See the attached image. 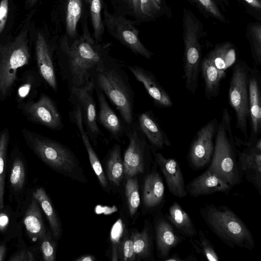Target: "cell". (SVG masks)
<instances>
[{
    "mask_svg": "<svg viewBox=\"0 0 261 261\" xmlns=\"http://www.w3.org/2000/svg\"><path fill=\"white\" fill-rule=\"evenodd\" d=\"M81 27L78 37L71 39L60 35L57 42V66L69 90L94 87L97 73L113 58L110 54L111 42L95 40L88 20Z\"/></svg>",
    "mask_w": 261,
    "mask_h": 261,
    "instance_id": "1",
    "label": "cell"
},
{
    "mask_svg": "<svg viewBox=\"0 0 261 261\" xmlns=\"http://www.w3.org/2000/svg\"><path fill=\"white\" fill-rule=\"evenodd\" d=\"M123 67L120 61L113 58L98 71L94 85L117 110L127 127L135 120V93Z\"/></svg>",
    "mask_w": 261,
    "mask_h": 261,
    "instance_id": "2",
    "label": "cell"
},
{
    "mask_svg": "<svg viewBox=\"0 0 261 261\" xmlns=\"http://www.w3.org/2000/svg\"><path fill=\"white\" fill-rule=\"evenodd\" d=\"M21 134L28 147L51 169L72 179L87 181L77 158L68 147L26 128Z\"/></svg>",
    "mask_w": 261,
    "mask_h": 261,
    "instance_id": "3",
    "label": "cell"
},
{
    "mask_svg": "<svg viewBox=\"0 0 261 261\" xmlns=\"http://www.w3.org/2000/svg\"><path fill=\"white\" fill-rule=\"evenodd\" d=\"M199 213L210 230L229 247L249 250L255 248L252 232L244 222L227 206L205 204Z\"/></svg>",
    "mask_w": 261,
    "mask_h": 261,
    "instance_id": "4",
    "label": "cell"
},
{
    "mask_svg": "<svg viewBox=\"0 0 261 261\" xmlns=\"http://www.w3.org/2000/svg\"><path fill=\"white\" fill-rule=\"evenodd\" d=\"M231 116L227 107L223 109L215 138V147L207 169L233 187L241 183L242 174L238 160Z\"/></svg>",
    "mask_w": 261,
    "mask_h": 261,
    "instance_id": "5",
    "label": "cell"
},
{
    "mask_svg": "<svg viewBox=\"0 0 261 261\" xmlns=\"http://www.w3.org/2000/svg\"><path fill=\"white\" fill-rule=\"evenodd\" d=\"M27 31L12 41L0 44V100L12 94L20 68L28 65L31 59Z\"/></svg>",
    "mask_w": 261,
    "mask_h": 261,
    "instance_id": "6",
    "label": "cell"
},
{
    "mask_svg": "<svg viewBox=\"0 0 261 261\" xmlns=\"http://www.w3.org/2000/svg\"><path fill=\"white\" fill-rule=\"evenodd\" d=\"M250 67L243 61L235 63L231 74L228 98L236 118V126L247 140L249 120V75Z\"/></svg>",
    "mask_w": 261,
    "mask_h": 261,
    "instance_id": "7",
    "label": "cell"
},
{
    "mask_svg": "<svg viewBox=\"0 0 261 261\" xmlns=\"http://www.w3.org/2000/svg\"><path fill=\"white\" fill-rule=\"evenodd\" d=\"M105 30L115 39L137 56L150 59L153 53L147 49L141 41L137 22L126 16L111 12L104 3L102 11Z\"/></svg>",
    "mask_w": 261,
    "mask_h": 261,
    "instance_id": "8",
    "label": "cell"
},
{
    "mask_svg": "<svg viewBox=\"0 0 261 261\" xmlns=\"http://www.w3.org/2000/svg\"><path fill=\"white\" fill-rule=\"evenodd\" d=\"M128 144L124 154V176L127 178L144 172L145 166L152 153L151 147L136 121L126 127Z\"/></svg>",
    "mask_w": 261,
    "mask_h": 261,
    "instance_id": "9",
    "label": "cell"
},
{
    "mask_svg": "<svg viewBox=\"0 0 261 261\" xmlns=\"http://www.w3.org/2000/svg\"><path fill=\"white\" fill-rule=\"evenodd\" d=\"M17 108L28 121L53 130L63 127L62 117L55 101L46 94H40L37 100L18 103Z\"/></svg>",
    "mask_w": 261,
    "mask_h": 261,
    "instance_id": "10",
    "label": "cell"
},
{
    "mask_svg": "<svg viewBox=\"0 0 261 261\" xmlns=\"http://www.w3.org/2000/svg\"><path fill=\"white\" fill-rule=\"evenodd\" d=\"M218 121L214 117L199 128L190 144L188 160L195 170L203 168L210 163L215 147V138Z\"/></svg>",
    "mask_w": 261,
    "mask_h": 261,
    "instance_id": "11",
    "label": "cell"
},
{
    "mask_svg": "<svg viewBox=\"0 0 261 261\" xmlns=\"http://www.w3.org/2000/svg\"><path fill=\"white\" fill-rule=\"evenodd\" d=\"M234 140L236 146L241 148H237V152L242 176L261 195V138L250 141L234 137Z\"/></svg>",
    "mask_w": 261,
    "mask_h": 261,
    "instance_id": "12",
    "label": "cell"
},
{
    "mask_svg": "<svg viewBox=\"0 0 261 261\" xmlns=\"http://www.w3.org/2000/svg\"><path fill=\"white\" fill-rule=\"evenodd\" d=\"M55 14L60 35L68 38L78 37L80 25L88 20L84 0H57Z\"/></svg>",
    "mask_w": 261,
    "mask_h": 261,
    "instance_id": "13",
    "label": "cell"
},
{
    "mask_svg": "<svg viewBox=\"0 0 261 261\" xmlns=\"http://www.w3.org/2000/svg\"><path fill=\"white\" fill-rule=\"evenodd\" d=\"M94 87L71 89L68 98L79 105L86 132L92 144L95 146L102 133L97 124L96 107L93 94Z\"/></svg>",
    "mask_w": 261,
    "mask_h": 261,
    "instance_id": "14",
    "label": "cell"
},
{
    "mask_svg": "<svg viewBox=\"0 0 261 261\" xmlns=\"http://www.w3.org/2000/svg\"><path fill=\"white\" fill-rule=\"evenodd\" d=\"M153 231L157 256L161 260H165L170 256V251L186 239L160 211L154 216Z\"/></svg>",
    "mask_w": 261,
    "mask_h": 261,
    "instance_id": "15",
    "label": "cell"
},
{
    "mask_svg": "<svg viewBox=\"0 0 261 261\" xmlns=\"http://www.w3.org/2000/svg\"><path fill=\"white\" fill-rule=\"evenodd\" d=\"M57 42V40L55 44H51L41 32H38L35 44L38 71L42 80L55 92H57L58 89L54 58Z\"/></svg>",
    "mask_w": 261,
    "mask_h": 261,
    "instance_id": "16",
    "label": "cell"
},
{
    "mask_svg": "<svg viewBox=\"0 0 261 261\" xmlns=\"http://www.w3.org/2000/svg\"><path fill=\"white\" fill-rule=\"evenodd\" d=\"M249 108L250 133L247 140L252 141L260 137L261 132V75L254 66L249 71Z\"/></svg>",
    "mask_w": 261,
    "mask_h": 261,
    "instance_id": "17",
    "label": "cell"
},
{
    "mask_svg": "<svg viewBox=\"0 0 261 261\" xmlns=\"http://www.w3.org/2000/svg\"><path fill=\"white\" fill-rule=\"evenodd\" d=\"M152 153L170 193L177 198L186 197L188 193L184 177L177 161L173 158H166L157 151H152Z\"/></svg>",
    "mask_w": 261,
    "mask_h": 261,
    "instance_id": "18",
    "label": "cell"
},
{
    "mask_svg": "<svg viewBox=\"0 0 261 261\" xmlns=\"http://www.w3.org/2000/svg\"><path fill=\"white\" fill-rule=\"evenodd\" d=\"M72 110L69 112V118L71 121L76 126L82 142L88 155L90 165L96 175L98 181L103 189L108 191L109 185L106 175L105 174L101 163L94 149L92 143L85 128L81 110L77 103L73 99L68 98Z\"/></svg>",
    "mask_w": 261,
    "mask_h": 261,
    "instance_id": "19",
    "label": "cell"
},
{
    "mask_svg": "<svg viewBox=\"0 0 261 261\" xmlns=\"http://www.w3.org/2000/svg\"><path fill=\"white\" fill-rule=\"evenodd\" d=\"M127 68L136 80L144 86L155 106L159 108H169L173 106L171 96L158 81L155 75L138 65H128Z\"/></svg>",
    "mask_w": 261,
    "mask_h": 261,
    "instance_id": "20",
    "label": "cell"
},
{
    "mask_svg": "<svg viewBox=\"0 0 261 261\" xmlns=\"http://www.w3.org/2000/svg\"><path fill=\"white\" fill-rule=\"evenodd\" d=\"M165 202V186L155 162L145 177L143 187V203L149 211H160Z\"/></svg>",
    "mask_w": 261,
    "mask_h": 261,
    "instance_id": "21",
    "label": "cell"
},
{
    "mask_svg": "<svg viewBox=\"0 0 261 261\" xmlns=\"http://www.w3.org/2000/svg\"><path fill=\"white\" fill-rule=\"evenodd\" d=\"M94 90L99 106L97 122L106 129L113 139L120 141L123 136L126 135V125L121 117L118 116L110 107L103 92L95 86Z\"/></svg>",
    "mask_w": 261,
    "mask_h": 261,
    "instance_id": "22",
    "label": "cell"
},
{
    "mask_svg": "<svg viewBox=\"0 0 261 261\" xmlns=\"http://www.w3.org/2000/svg\"><path fill=\"white\" fill-rule=\"evenodd\" d=\"M136 122L148 141L152 151H157L166 146H171L167 134L162 128L152 111L140 113Z\"/></svg>",
    "mask_w": 261,
    "mask_h": 261,
    "instance_id": "23",
    "label": "cell"
},
{
    "mask_svg": "<svg viewBox=\"0 0 261 261\" xmlns=\"http://www.w3.org/2000/svg\"><path fill=\"white\" fill-rule=\"evenodd\" d=\"M232 188L207 169L186 185L187 193L195 198L218 192L228 194Z\"/></svg>",
    "mask_w": 261,
    "mask_h": 261,
    "instance_id": "24",
    "label": "cell"
},
{
    "mask_svg": "<svg viewBox=\"0 0 261 261\" xmlns=\"http://www.w3.org/2000/svg\"><path fill=\"white\" fill-rule=\"evenodd\" d=\"M23 222L29 238L34 242H38L47 232L41 207L33 195L24 213Z\"/></svg>",
    "mask_w": 261,
    "mask_h": 261,
    "instance_id": "25",
    "label": "cell"
},
{
    "mask_svg": "<svg viewBox=\"0 0 261 261\" xmlns=\"http://www.w3.org/2000/svg\"><path fill=\"white\" fill-rule=\"evenodd\" d=\"M204 83V95L208 99L217 97L222 81L226 77L225 71L218 68L206 56L200 64Z\"/></svg>",
    "mask_w": 261,
    "mask_h": 261,
    "instance_id": "26",
    "label": "cell"
},
{
    "mask_svg": "<svg viewBox=\"0 0 261 261\" xmlns=\"http://www.w3.org/2000/svg\"><path fill=\"white\" fill-rule=\"evenodd\" d=\"M165 216L177 231L186 238L197 236V230L191 218L177 201L169 206Z\"/></svg>",
    "mask_w": 261,
    "mask_h": 261,
    "instance_id": "27",
    "label": "cell"
},
{
    "mask_svg": "<svg viewBox=\"0 0 261 261\" xmlns=\"http://www.w3.org/2000/svg\"><path fill=\"white\" fill-rule=\"evenodd\" d=\"M134 250L137 259L154 260L153 227L147 222L141 231L132 232Z\"/></svg>",
    "mask_w": 261,
    "mask_h": 261,
    "instance_id": "28",
    "label": "cell"
},
{
    "mask_svg": "<svg viewBox=\"0 0 261 261\" xmlns=\"http://www.w3.org/2000/svg\"><path fill=\"white\" fill-rule=\"evenodd\" d=\"M32 195L44 213L49 222L53 237L57 240L59 239L62 234L61 222L45 190L42 187L38 188L33 192Z\"/></svg>",
    "mask_w": 261,
    "mask_h": 261,
    "instance_id": "29",
    "label": "cell"
},
{
    "mask_svg": "<svg viewBox=\"0 0 261 261\" xmlns=\"http://www.w3.org/2000/svg\"><path fill=\"white\" fill-rule=\"evenodd\" d=\"M92 29V35L95 40L103 41L105 28L102 11L105 2L103 0H84Z\"/></svg>",
    "mask_w": 261,
    "mask_h": 261,
    "instance_id": "30",
    "label": "cell"
},
{
    "mask_svg": "<svg viewBox=\"0 0 261 261\" xmlns=\"http://www.w3.org/2000/svg\"><path fill=\"white\" fill-rule=\"evenodd\" d=\"M107 177L116 187L121 184L124 176L123 161L119 144H115L109 152L106 164Z\"/></svg>",
    "mask_w": 261,
    "mask_h": 261,
    "instance_id": "31",
    "label": "cell"
},
{
    "mask_svg": "<svg viewBox=\"0 0 261 261\" xmlns=\"http://www.w3.org/2000/svg\"><path fill=\"white\" fill-rule=\"evenodd\" d=\"M206 56L218 68L225 71L236 63L237 51L232 44L226 42L216 46Z\"/></svg>",
    "mask_w": 261,
    "mask_h": 261,
    "instance_id": "32",
    "label": "cell"
},
{
    "mask_svg": "<svg viewBox=\"0 0 261 261\" xmlns=\"http://www.w3.org/2000/svg\"><path fill=\"white\" fill-rule=\"evenodd\" d=\"M25 182L26 168L24 161L20 155H15L11 163L9 176L11 195L15 197L21 196L24 191Z\"/></svg>",
    "mask_w": 261,
    "mask_h": 261,
    "instance_id": "33",
    "label": "cell"
},
{
    "mask_svg": "<svg viewBox=\"0 0 261 261\" xmlns=\"http://www.w3.org/2000/svg\"><path fill=\"white\" fill-rule=\"evenodd\" d=\"M42 80L40 74L34 70L27 71L22 76L21 83L16 94L17 103L33 100L37 92V88Z\"/></svg>",
    "mask_w": 261,
    "mask_h": 261,
    "instance_id": "34",
    "label": "cell"
},
{
    "mask_svg": "<svg viewBox=\"0 0 261 261\" xmlns=\"http://www.w3.org/2000/svg\"><path fill=\"white\" fill-rule=\"evenodd\" d=\"M195 252L210 261H219L220 258L215 248L201 229L197 230L196 237L188 239Z\"/></svg>",
    "mask_w": 261,
    "mask_h": 261,
    "instance_id": "35",
    "label": "cell"
},
{
    "mask_svg": "<svg viewBox=\"0 0 261 261\" xmlns=\"http://www.w3.org/2000/svg\"><path fill=\"white\" fill-rule=\"evenodd\" d=\"M254 66H261V24L256 22L250 23L247 30Z\"/></svg>",
    "mask_w": 261,
    "mask_h": 261,
    "instance_id": "36",
    "label": "cell"
},
{
    "mask_svg": "<svg viewBox=\"0 0 261 261\" xmlns=\"http://www.w3.org/2000/svg\"><path fill=\"white\" fill-rule=\"evenodd\" d=\"M10 134L7 128L0 132V211L4 207L5 169Z\"/></svg>",
    "mask_w": 261,
    "mask_h": 261,
    "instance_id": "37",
    "label": "cell"
},
{
    "mask_svg": "<svg viewBox=\"0 0 261 261\" xmlns=\"http://www.w3.org/2000/svg\"><path fill=\"white\" fill-rule=\"evenodd\" d=\"M125 193L130 216L137 212L140 204L139 184L136 176L127 178Z\"/></svg>",
    "mask_w": 261,
    "mask_h": 261,
    "instance_id": "38",
    "label": "cell"
},
{
    "mask_svg": "<svg viewBox=\"0 0 261 261\" xmlns=\"http://www.w3.org/2000/svg\"><path fill=\"white\" fill-rule=\"evenodd\" d=\"M117 260L134 261L137 260L133 240L131 234L125 230L118 244L117 250Z\"/></svg>",
    "mask_w": 261,
    "mask_h": 261,
    "instance_id": "39",
    "label": "cell"
},
{
    "mask_svg": "<svg viewBox=\"0 0 261 261\" xmlns=\"http://www.w3.org/2000/svg\"><path fill=\"white\" fill-rule=\"evenodd\" d=\"M52 233L47 232L38 241L43 260L55 261L56 254V244Z\"/></svg>",
    "mask_w": 261,
    "mask_h": 261,
    "instance_id": "40",
    "label": "cell"
},
{
    "mask_svg": "<svg viewBox=\"0 0 261 261\" xmlns=\"http://www.w3.org/2000/svg\"><path fill=\"white\" fill-rule=\"evenodd\" d=\"M141 23L156 18L159 16L161 7L154 0H140Z\"/></svg>",
    "mask_w": 261,
    "mask_h": 261,
    "instance_id": "41",
    "label": "cell"
},
{
    "mask_svg": "<svg viewBox=\"0 0 261 261\" xmlns=\"http://www.w3.org/2000/svg\"><path fill=\"white\" fill-rule=\"evenodd\" d=\"M201 9L210 15L223 22L226 19L221 12L214 0H193Z\"/></svg>",
    "mask_w": 261,
    "mask_h": 261,
    "instance_id": "42",
    "label": "cell"
},
{
    "mask_svg": "<svg viewBox=\"0 0 261 261\" xmlns=\"http://www.w3.org/2000/svg\"><path fill=\"white\" fill-rule=\"evenodd\" d=\"M123 225L120 219L114 224L111 232V239L112 243V260H117V250L118 244L123 233Z\"/></svg>",
    "mask_w": 261,
    "mask_h": 261,
    "instance_id": "43",
    "label": "cell"
},
{
    "mask_svg": "<svg viewBox=\"0 0 261 261\" xmlns=\"http://www.w3.org/2000/svg\"><path fill=\"white\" fill-rule=\"evenodd\" d=\"M113 12L123 16H133L131 0H110Z\"/></svg>",
    "mask_w": 261,
    "mask_h": 261,
    "instance_id": "44",
    "label": "cell"
},
{
    "mask_svg": "<svg viewBox=\"0 0 261 261\" xmlns=\"http://www.w3.org/2000/svg\"><path fill=\"white\" fill-rule=\"evenodd\" d=\"M0 211V232L7 238L12 237V229L11 228V212L8 211V208Z\"/></svg>",
    "mask_w": 261,
    "mask_h": 261,
    "instance_id": "45",
    "label": "cell"
},
{
    "mask_svg": "<svg viewBox=\"0 0 261 261\" xmlns=\"http://www.w3.org/2000/svg\"><path fill=\"white\" fill-rule=\"evenodd\" d=\"M34 254L27 249H22L14 253L9 259V261H34Z\"/></svg>",
    "mask_w": 261,
    "mask_h": 261,
    "instance_id": "46",
    "label": "cell"
},
{
    "mask_svg": "<svg viewBox=\"0 0 261 261\" xmlns=\"http://www.w3.org/2000/svg\"><path fill=\"white\" fill-rule=\"evenodd\" d=\"M8 10V0H2L0 3V34H1L5 27Z\"/></svg>",
    "mask_w": 261,
    "mask_h": 261,
    "instance_id": "47",
    "label": "cell"
},
{
    "mask_svg": "<svg viewBox=\"0 0 261 261\" xmlns=\"http://www.w3.org/2000/svg\"><path fill=\"white\" fill-rule=\"evenodd\" d=\"M131 2L133 10V17L137 24L140 23L141 11L140 0H131Z\"/></svg>",
    "mask_w": 261,
    "mask_h": 261,
    "instance_id": "48",
    "label": "cell"
},
{
    "mask_svg": "<svg viewBox=\"0 0 261 261\" xmlns=\"http://www.w3.org/2000/svg\"><path fill=\"white\" fill-rule=\"evenodd\" d=\"M251 7L259 11L261 9V2L260 0H244Z\"/></svg>",
    "mask_w": 261,
    "mask_h": 261,
    "instance_id": "49",
    "label": "cell"
},
{
    "mask_svg": "<svg viewBox=\"0 0 261 261\" xmlns=\"http://www.w3.org/2000/svg\"><path fill=\"white\" fill-rule=\"evenodd\" d=\"M96 258L94 256L92 255H83L78 257L75 259V261H94Z\"/></svg>",
    "mask_w": 261,
    "mask_h": 261,
    "instance_id": "50",
    "label": "cell"
},
{
    "mask_svg": "<svg viewBox=\"0 0 261 261\" xmlns=\"http://www.w3.org/2000/svg\"><path fill=\"white\" fill-rule=\"evenodd\" d=\"M6 244L3 243L0 244V261L4 260L6 254Z\"/></svg>",
    "mask_w": 261,
    "mask_h": 261,
    "instance_id": "51",
    "label": "cell"
},
{
    "mask_svg": "<svg viewBox=\"0 0 261 261\" xmlns=\"http://www.w3.org/2000/svg\"><path fill=\"white\" fill-rule=\"evenodd\" d=\"M165 261H183V260L177 253H175L169 256Z\"/></svg>",
    "mask_w": 261,
    "mask_h": 261,
    "instance_id": "52",
    "label": "cell"
},
{
    "mask_svg": "<svg viewBox=\"0 0 261 261\" xmlns=\"http://www.w3.org/2000/svg\"><path fill=\"white\" fill-rule=\"evenodd\" d=\"M40 0H25V6L28 9H30L35 5Z\"/></svg>",
    "mask_w": 261,
    "mask_h": 261,
    "instance_id": "53",
    "label": "cell"
},
{
    "mask_svg": "<svg viewBox=\"0 0 261 261\" xmlns=\"http://www.w3.org/2000/svg\"><path fill=\"white\" fill-rule=\"evenodd\" d=\"M156 4L160 7H162V0H154Z\"/></svg>",
    "mask_w": 261,
    "mask_h": 261,
    "instance_id": "54",
    "label": "cell"
}]
</instances>
